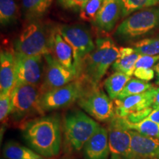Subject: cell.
<instances>
[{
    "mask_svg": "<svg viewBox=\"0 0 159 159\" xmlns=\"http://www.w3.org/2000/svg\"><path fill=\"white\" fill-rule=\"evenodd\" d=\"M30 148L45 158L59 154L62 142V124L57 114L43 115L25 122L21 127Z\"/></svg>",
    "mask_w": 159,
    "mask_h": 159,
    "instance_id": "obj_1",
    "label": "cell"
},
{
    "mask_svg": "<svg viewBox=\"0 0 159 159\" xmlns=\"http://www.w3.org/2000/svg\"><path fill=\"white\" fill-rule=\"evenodd\" d=\"M159 29V5L141 10L126 17L118 25L114 35L120 43L136 41Z\"/></svg>",
    "mask_w": 159,
    "mask_h": 159,
    "instance_id": "obj_2",
    "label": "cell"
},
{
    "mask_svg": "<svg viewBox=\"0 0 159 159\" xmlns=\"http://www.w3.org/2000/svg\"><path fill=\"white\" fill-rule=\"evenodd\" d=\"M100 125L78 109L69 111L63 120V135L66 148L71 152L82 150L87 141Z\"/></svg>",
    "mask_w": 159,
    "mask_h": 159,
    "instance_id": "obj_3",
    "label": "cell"
},
{
    "mask_svg": "<svg viewBox=\"0 0 159 159\" xmlns=\"http://www.w3.org/2000/svg\"><path fill=\"white\" fill-rule=\"evenodd\" d=\"M41 95L40 85H16L11 93L13 109L10 115L15 124L21 127L31 119L44 115L40 104Z\"/></svg>",
    "mask_w": 159,
    "mask_h": 159,
    "instance_id": "obj_4",
    "label": "cell"
},
{
    "mask_svg": "<svg viewBox=\"0 0 159 159\" xmlns=\"http://www.w3.org/2000/svg\"><path fill=\"white\" fill-rule=\"evenodd\" d=\"M49 36L47 27L40 21L29 22L14 41V51L21 54L35 56L50 52Z\"/></svg>",
    "mask_w": 159,
    "mask_h": 159,
    "instance_id": "obj_5",
    "label": "cell"
},
{
    "mask_svg": "<svg viewBox=\"0 0 159 159\" xmlns=\"http://www.w3.org/2000/svg\"><path fill=\"white\" fill-rule=\"evenodd\" d=\"M57 27L61 35L72 49L75 67L78 78L83 61L95 49L96 44L93 41L90 31L84 26L65 25Z\"/></svg>",
    "mask_w": 159,
    "mask_h": 159,
    "instance_id": "obj_6",
    "label": "cell"
},
{
    "mask_svg": "<svg viewBox=\"0 0 159 159\" xmlns=\"http://www.w3.org/2000/svg\"><path fill=\"white\" fill-rule=\"evenodd\" d=\"M77 104L99 122H109L116 116L113 100L99 87L89 88L78 99Z\"/></svg>",
    "mask_w": 159,
    "mask_h": 159,
    "instance_id": "obj_7",
    "label": "cell"
},
{
    "mask_svg": "<svg viewBox=\"0 0 159 159\" xmlns=\"http://www.w3.org/2000/svg\"><path fill=\"white\" fill-rule=\"evenodd\" d=\"M84 83L82 80L77 78L62 87L45 92L41 95L40 100L43 112L66 108L77 102L89 89L85 88Z\"/></svg>",
    "mask_w": 159,
    "mask_h": 159,
    "instance_id": "obj_8",
    "label": "cell"
},
{
    "mask_svg": "<svg viewBox=\"0 0 159 159\" xmlns=\"http://www.w3.org/2000/svg\"><path fill=\"white\" fill-rule=\"evenodd\" d=\"M14 52L16 84L41 85L45 65L42 55L28 56Z\"/></svg>",
    "mask_w": 159,
    "mask_h": 159,
    "instance_id": "obj_9",
    "label": "cell"
},
{
    "mask_svg": "<svg viewBox=\"0 0 159 159\" xmlns=\"http://www.w3.org/2000/svg\"><path fill=\"white\" fill-rule=\"evenodd\" d=\"M108 123L111 159H130L132 137L123 118L116 115Z\"/></svg>",
    "mask_w": 159,
    "mask_h": 159,
    "instance_id": "obj_10",
    "label": "cell"
},
{
    "mask_svg": "<svg viewBox=\"0 0 159 159\" xmlns=\"http://www.w3.org/2000/svg\"><path fill=\"white\" fill-rule=\"evenodd\" d=\"M43 58L45 61L44 75L40 85L42 94L66 85L77 78L74 73L60 63L51 52L43 55Z\"/></svg>",
    "mask_w": 159,
    "mask_h": 159,
    "instance_id": "obj_11",
    "label": "cell"
},
{
    "mask_svg": "<svg viewBox=\"0 0 159 159\" xmlns=\"http://www.w3.org/2000/svg\"><path fill=\"white\" fill-rule=\"evenodd\" d=\"M113 41L111 37H101L96 40L95 49L83 61L78 78L90 85L99 65Z\"/></svg>",
    "mask_w": 159,
    "mask_h": 159,
    "instance_id": "obj_12",
    "label": "cell"
},
{
    "mask_svg": "<svg viewBox=\"0 0 159 159\" xmlns=\"http://www.w3.org/2000/svg\"><path fill=\"white\" fill-rule=\"evenodd\" d=\"M156 88V87L153 86L142 94L132 95L124 99H117L114 100L116 105L115 113L116 116L127 118L131 114L152 107Z\"/></svg>",
    "mask_w": 159,
    "mask_h": 159,
    "instance_id": "obj_13",
    "label": "cell"
},
{
    "mask_svg": "<svg viewBox=\"0 0 159 159\" xmlns=\"http://www.w3.org/2000/svg\"><path fill=\"white\" fill-rule=\"evenodd\" d=\"M132 142L130 159H159V139L130 130Z\"/></svg>",
    "mask_w": 159,
    "mask_h": 159,
    "instance_id": "obj_14",
    "label": "cell"
},
{
    "mask_svg": "<svg viewBox=\"0 0 159 159\" xmlns=\"http://www.w3.org/2000/svg\"><path fill=\"white\" fill-rule=\"evenodd\" d=\"M49 48L52 55L56 58L57 61L77 76L74 63L73 50L71 46L66 41V40L59 33L57 27L50 31Z\"/></svg>",
    "mask_w": 159,
    "mask_h": 159,
    "instance_id": "obj_15",
    "label": "cell"
},
{
    "mask_svg": "<svg viewBox=\"0 0 159 159\" xmlns=\"http://www.w3.org/2000/svg\"><path fill=\"white\" fill-rule=\"evenodd\" d=\"M122 7L120 0H103L94 24L104 32L112 31L122 19Z\"/></svg>",
    "mask_w": 159,
    "mask_h": 159,
    "instance_id": "obj_16",
    "label": "cell"
},
{
    "mask_svg": "<svg viewBox=\"0 0 159 159\" xmlns=\"http://www.w3.org/2000/svg\"><path fill=\"white\" fill-rule=\"evenodd\" d=\"M83 151L85 159H108L111 153L107 128L100 125L85 143Z\"/></svg>",
    "mask_w": 159,
    "mask_h": 159,
    "instance_id": "obj_17",
    "label": "cell"
},
{
    "mask_svg": "<svg viewBox=\"0 0 159 159\" xmlns=\"http://www.w3.org/2000/svg\"><path fill=\"white\" fill-rule=\"evenodd\" d=\"M16 84L14 52L2 49L0 53V93L11 94Z\"/></svg>",
    "mask_w": 159,
    "mask_h": 159,
    "instance_id": "obj_18",
    "label": "cell"
},
{
    "mask_svg": "<svg viewBox=\"0 0 159 159\" xmlns=\"http://www.w3.org/2000/svg\"><path fill=\"white\" fill-rule=\"evenodd\" d=\"M53 0H21V11L26 21H40L50 8Z\"/></svg>",
    "mask_w": 159,
    "mask_h": 159,
    "instance_id": "obj_19",
    "label": "cell"
},
{
    "mask_svg": "<svg viewBox=\"0 0 159 159\" xmlns=\"http://www.w3.org/2000/svg\"><path fill=\"white\" fill-rule=\"evenodd\" d=\"M2 153L5 159H46L45 157L41 156L32 148L13 141L5 143Z\"/></svg>",
    "mask_w": 159,
    "mask_h": 159,
    "instance_id": "obj_20",
    "label": "cell"
},
{
    "mask_svg": "<svg viewBox=\"0 0 159 159\" xmlns=\"http://www.w3.org/2000/svg\"><path fill=\"white\" fill-rule=\"evenodd\" d=\"M119 55H120V48H118L116 45L115 44L114 41H113L110 48L107 51L102 61L99 65L98 68H97L94 74V76L91 80L90 86L98 87L99 83L102 80L103 76L106 74L109 67L112 66L113 63L119 58Z\"/></svg>",
    "mask_w": 159,
    "mask_h": 159,
    "instance_id": "obj_21",
    "label": "cell"
},
{
    "mask_svg": "<svg viewBox=\"0 0 159 159\" xmlns=\"http://www.w3.org/2000/svg\"><path fill=\"white\" fill-rule=\"evenodd\" d=\"M130 79V76L120 71H114L107 77L104 81V87L109 97L112 100H116Z\"/></svg>",
    "mask_w": 159,
    "mask_h": 159,
    "instance_id": "obj_22",
    "label": "cell"
},
{
    "mask_svg": "<svg viewBox=\"0 0 159 159\" xmlns=\"http://www.w3.org/2000/svg\"><path fill=\"white\" fill-rule=\"evenodd\" d=\"M19 16V7L15 0H0V23L2 27L15 25Z\"/></svg>",
    "mask_w": 159,
    "mask_h": 159,
    "instance_id": "obj_23",
    "label": "cell"
},
{
    "mask_svg": "<svg viewBox=\"0 0 159 159\" xmlns=\"http://www.w3.org/2000/svg\"><path fill=\"white\" fill-rule=\"evenodd\" d=\"M123 122L129 130H136L144 136L159 139V124L148 119V117L136 123L130 122L124 118Z\"/></svg>",
    "mask_w": 159,
    "mask_h": 159,
    "instance_id": "obj_24",
    "label": "cell"
},
{
    "mask_svg": "<svg viewBox=\"0 0 159 159\" xmlns=\"http://www.w3.org/2000/svg\"><path fill=\"white\" fill-rule=\"evenodd\" d=\"M140 56L141 55L136 51L125 56H119V58L113 63V70L120 71L131 77L134 74L136 63Z\"/></svg>",
    "mask_w": 159,
    "mask_h": 159,
    "instance_id": "obj_25",
    "label": "cell"
},
{
    "mask_svg": "<svg viewBox=\"0 0 159 159\" xmlns=\"http://www.w3.org/2000/svg\"><path fill=\"white\" fill-rule=\"evenodd\" d=\"M122 7V16L126 18L141 10L159 5V0H120Z\"/></svg>",
    "mask_w": 159,
    "mask_h": 159,
    "instance_id": "obj_26",
    "label": "cell"
},
{
    "mask_svg": "<svg viewBox=\"0 0 159 159\" xmlns=\"http://www.w3.org/2000/svg\"><path fill=\"white\" fill-rule=\"evenodd\" d=\"M133 47L135 51L140 55H159V35L137 41Z\"/></svg>",
    "mask_w": 159,
    "mask_h": 159,
    "instance_id": "obj_27",
    "label": "cell"
},
{
    "mask_svg": "<svg viewBox=\"0 0 159 159\" xmlns=\"http://www.w3.org/2000/svg\"><path fill=\"white\" fill-rule=\"evenodd\" d=\"M152 87L153 85L147 81L136 78L130 79L125 85V88L123 89L122 92L119 94L117 99H122L127 97L132 96V95L142 94V93L148 91L149 89H152Z\"/></svg>",
    "mask_w": 159,
    "mask_h": 159,
    "instance_id": "obj_28",
    "label": "cell"
},
{
    "mask_svg": "<svg viewBox=\"0 0 159 159\" xmlns=\"http://www.w3.org/2000/svg\"><path fill=\"white\" fill-rule=\"evenodd\" d=\"M102 2L103 0H89L79 12L80 18L85 21L94 23Z\"/></svg>",
    "mask_w": 159,
    "mask_h": 159,
    "instance_id": "obj_29",
    "label": "cell"
},
{
    "mask_svg": "<svg viewBox=\"0 0 159 159\" xmlns=\"http://www.w3.org/2000/svg\"><path fill=\"white\" fill-rule=\"evenodd\" d=\"M12 109L13 102L11 94L0 93V120L2 123L5 122L8 119L12 112Z\"/></svg>",
    "mask_w": 159,
    "mask_h": 159,
    "instance_id": "obj_30",
    "label": "cell"
},
{
    "mask_svg": "<svg viewBox=\"0 0 159 159\" xmlns=\"http://www.w3.org/2000/svg\"><path fill=\"white\" fill-rule=\"evenodd\" d=\"M159 62V55H141L136 63L135 69H153V66Z\"/></svg>",
    "mask_w": 159,
    "mask_h": 159,
    "instance_id": "obj_31",
    "label": "cell"
},
{
    "mask_svg": "<svg viewBox=\"0 0 159 159\" xmlns=\"http://www.w3.org/2000/svg\"><path fill=\"white\" fill-rule=\"evenodd\" d=\"M89 0H57L61 7L66 10L80 12Z\"/></svg>",
    "mask_w": 159,
    "mask_h": 159,
    "instance_id": "obj_32",
    "label": "cell"
},
{
    "mask_svg": "<svg viewBox=\"0 0 159 159\" xmlns=\"http://www.w3.org/2000/svg\"><path fill=\"white\" fill-rule=\"evenodd\" d=\"M134 76L138 79L142 80L150 81L155 77V71L153 69H135Z\"/></svg>",
    "mask_w": 159,
    "mask_h": 159,
    "instance_id": "obj_33",
    "label": "cell"
},
{
    "mask_svg": "<svg viewBox=\"0 0 159 159\" xmlns=\"http://www.w3.org/2000/svg\"><path fill=\"white\" fill-rule=\"evenodd\" d=\"M148 118L159 124V108L153 109L150 115L148 116Z\"/></svg>",
    "mask_w": 159,
    "mask_h": 159,
    "instance_id": "obj_34",
    "label": "cell"
},
{
    "mask_svg": "<svg viewBox=\"0 0 159 159\" xmlns=\"http://www.w3.org/2000/svg\"><path fill=\"white\" fill-rule=\"evenodd\" d=\"M152 109L159 108V88H156L154 94L153 102L152 105Z\"/></svg>",
    "mask_w": 159,
    "mask_h": 159,
    "instance_id": "obj_35",
    "label": "cell"
},
{
    "mask_svg": "<svg viewBox=\"0 0 159 159\" xmlns=\"http://www.w3.org/2000/svg\"><path fill=\"white\" fill-rule=\"evenodd\" d=\"M153 70L155 73L156 74L157 80H156V83L157 84H159V62L156 63V65L153 66Z\"/></svg>",
    "mask_w": 159,
    "mask_h": 159,
    "instance_id": "obj_36",
    "label": "cell"
}]
</instances>
